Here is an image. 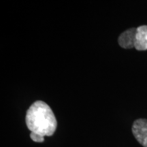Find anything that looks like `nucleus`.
<instances>
[{
	"mask_svg": "<svg viewBox=\"0 0 147 147\" xmlns=\"http://www.w3.org/2000/svg\"><path fill=\"white\" fill-rule=\"evenodd\" d=\"M136 32L137 28H130L121 34L118 38L119 45L125 49H133L135 46Z\"/></svg>",
	"mask_w": 147,
	"mask_h": 147,
	"instance_id": "obj_3",
	"label": "nucleus"
},
{
	"mask_svg": "<svg viewBox=\"0 0 147 147\" xmlns=\"http://www.w3.org/2000/svg\"><path fill=\"white\" fill-rule=\"evenodd\" d=\"M25 123L31 133L42 138L53 136L57 127L52 109L47 103L40 100L33 103L27 110Z\"/></svg>",
	"mask_w": 147,
	"mask_h": 147,
	"instance_id": "obj_1",
	"label": "nucleus"
},
{
	"mask_svg": "<svg viewBox=\"0 0 147 147\" xmlns=\"http://www.w3.org/2000/svg\"><path fill=\"white\" fill-rule=\"evenodd\" d=\"M131 131L138 142L143 147H147V119H138L134 121Z\"/></svg>",
	"mask_w": 147,
	"mask_h": 147,
	"instance_id": "obj_2",
	"label": "nucleus"
},
{
	"mask_svg": "<svg viewBox=\"0 0 147 147\" xmlns=\"http://www.w3.org/2000/svg\"><path fill=\"white\" fill-rule=\"evenodd\" d=\"M134 48L139 51L147 50V25L137 27Z\"/></svg>",
	"mask_w": 147,
	"mask_h": 147,
	"instance_id": "obj_4",
	"label": "nucleus"
}]
</instances>
